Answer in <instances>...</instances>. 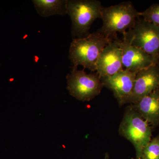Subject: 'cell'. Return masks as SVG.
<instances>
[{"instance_id":"cell-16","label":"cell","mask_w":159,"mask_h":159,"mask_svg":"<svg viewBox=\"0 0 159 159\" xmlns=\"http://www.w3.org/2000/svg\"><path fill=\"white\" fill-rule=\"evenodd\" d=\"M130 159H141V158H136L135 159L133 158H132Z\"/></svg>"},{"instance_id":"cell-9","label":"cell","mask_w":159,"mask_h":159,"mask_svg":"<svg viewBox=\"0 0 159 159\" xmlns=\"http://www.w3.org/2000/svg\"><path fill=\"white\" fill-rule=\"evenodd\" d=\"M137 73L123 69L113 76L101 79L103 86L112 91L119 105L126 103L132 92Z\"/></svg>"},{"instance_id":"cell-4","label":"cell","mask_w":159,"mask_h":159,"mask_svg":"<svg viewBox=\"0 0 159 159\" xmlns=\"http://www.w3.org/2000/svg\"><path fill=\"white\" fill-rule=\"evenodd\" d=\"M119 134L134 145L136 158H140L144 147L151 140L152 129L148 122L132 107H127L120 123Z\"/></svg>"},{"instance_id":"cell-8","label":"cell","mask_w":159,"mask_h":159,"mask_svg":"<svg viewBox=\"0 0 159 159\" xmlns=\"http://www.w3.org/2000/svg\"><path fill=\"white\" fill-rule=\"evenodd\" d=\"M158 87L159 64H153L137 73L132 92L126 103H135Z\"/></svg>"},{"instance_id":"cell-5","label":"cell","mask_w":159,"mask_h":159,"mask_svg":"<svg viewBox=\"0 0 159 159\" xmlns=\"http://www.w3.org/2000/svg\"><path fill=\"white\" fill-rule=\"evenodd\" d=\"M132 45L141 49L159 64V26L140 17L134 25L123 35Z\"/></svg>"},{"instance_id":"cell-15","label":"cell","mask_w":159,"mask_h":159,"mask_svg":"<svg viewBox=\"0 0 159 159\" xmlns=\"http://www.w3.org/2000/svg\"><path fill=\"white\" fill-rule=\"evenodd\" d=\"M109 157V155L108 154H106L105 155V157H104V159H108Z\"/></svg>"},{"instance_id":"cell-6","label":"cell","mask_w":159,"mask_h":159,"mask_svg":"<svg viewBox=\"0 0 159 159\" xmlns=\"http://www.w3.org/2000/svg\"><path fill=\"white\" fill-rule=\"evenodd\" d=\"M69 93L80 101H89L101 93L103 85L97 73L87 74L73 67L66 76Z\"/></svg>"},{"instance_id":"cell-13","label":"cell","mask_w":159,"mask_h":159,"mask_svg":"<svg viewBox=\"0 0 159 159\" xmlns=\"http://www.w3.org/2000/svg\"><path fill=\"white\" fill-rule=\"evenodd\" d=\"M141 159H159V134L143 148Z\"/></svg>"},{"instance_id":"cell-3","label":"cell","mask_w":159,"mask_h":159,"mask_svg":"<svg viewBox=\"0 0 159 159\" xmlns=\"http://www.w3.org/2000/svg\"><path fill=\"white\" fill-rule=\"evenodd\" d=\"M102 8L101 2L97 0H67V13L72 20L73 36H88L94 21L101 19Z\"/></svg>"},{"instance_id":"cell-14","label":"cell","mask_w":159,"mask_h":159,"mask_svg":"<svg viewBox=\"0 0 159 159\" xmlns=\"http://www.w3.org/2000/svg\"><path fill=\"white\" fill-rule=\"evenodd\" d=\"M143 19L159 26V4H152L145 11L140 12Z\"/></svg>"},{"instance_id":"cell-12","label":"cell","mask_w":159,"mask_h":159,"mask_svg":"<svg viewBox=\"0 0 159 159\" xmlns=\"http://www.w3.org/2000/svg\"><path fill=\"white\" fill-rule=\"evenodd\" d=\"M38 13L43 17L67 13L66 0H34L32 1Z\"/></svg>"},{"instance_id":"cell-2","label":"cell","mask_w":159,"mask_h":159,"mask_svg":"<svg viewBox=\"0 0 159 159\" xmlns=\"http://www.w3.org/2000/svg\"><path fill=\"white\" fill-rule=\"evenodd\" d=\"M141 17L130 2H125L118 5L103 7L101 11L102 25L98 31L111 38L116 37L118 32L122 35L134 25Z\"/></svg>"},{"instance_id":"cell-10","label":"cell","mask_w":159,"mask_h":159,"mask_svg":"<svg viewBox=\"0 0 159 159\" xmlns=\"http://www.w3.org/2000/svg\"><path fill=\"white\" fill-rule=\"evenodd\" d=\"M123 67L131 72L138 73L155 64L152 57L141 49L132 45L124 39L120 40Z\"/></svg>"},{"instance_id":"cell-11","label":"cell","mask_w":159,"mask_h":159,"mask_svg":"<svg viewBox=\"0 0 159 159\" xmlns=\"http://www.w3.org/2000/svg\"><path fill=\"white\" fill-rule=\"evenodd\" d=\"M131 105L148 124L159 126V87Z\"/></svg>"},{"instance_id":"cell-7","label":"cell","mask_w":159,"mask_h":159,"mask_svg":"<svg viewBox=\"0 0 159 159\" xmlns=\"http://www.w3.org/2000/svg\"><path fill=\"white\" fill-rule=\"evenodd\" d=\"M120 40L117 37L114 38L99 55L96 71L100 79L113 76L124 69Z\"/></svg>"},{"instance_id":"cell-1","label":"cell","mask_w":159,"mask_h":159,"mask_svg":"<svg viewBox=\"0 0 159 159\" xmlns=\"http://www.w3.org/2000/svg\"><path fill=\"white\" fill-rule=\"evenodd\" d=\"M113 39L106 36L98 31L86 37L74 39L69 50V58L73 66H81L84 69L96 71L99 55Z\"/></svg>"}]
</instances>
